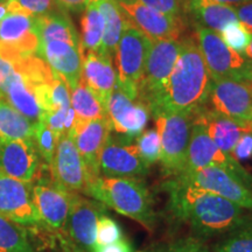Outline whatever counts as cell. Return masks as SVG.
Instances as JSON below:
<instances>
[{
  "label": "cell",
  "mask_w": 252,
  "mask_h": 252,
  "mask_svg": "<svg viewBox=\"0 0 252 252\" xmlns=\"http://www.w3.org/2000/svg\"><path fill=\"white\" fill-rule=\"evenodd\" d=\"M138 152L137 145L126 137L109 135L99 158V172L108 178L137 179L149 173Z\"/></svg>",
  "instance_id": "7c38bea8"
},
{
  "label": "cell",
  "mask_w": 252,
  "mask_h": 252,
  "mask_svg": "<svg viewBox=\"0 0 252 252\" xmlns=\"http://www.w3.org/2000/svg\"><path fill=\"white\" fill-rule=\"evenodd\" d=\"M214 252H252V215L247 222L223 236Z\"/></svg>",
  "instance_id": "1f68e13d"
},
{
  "label": "cell",
  "mask_w": 252,
  "mask_h": 252,
  "mask_svg": "<svg viewBox=\"0 0 252 252\" xmlns=\"http://www.w3.org/2000/svg\"><path fill=\"white\" fill-rule=\"evenodd\" d=\"M70 191L54 184H36L32 188V198L40 222L52 229L61 230L67 222L71 202Z\"/></svg>",
  "instance_id": "44dd1931"
},
{
  "label": "cell",
  "mask_w": 252,
  "mask_h": 252,
  "mask_svg": "<svg viewBox=\"0 0 252 252\" xmlns=\"http://www.w3.org/2000/svg\"><path fill=\"white\" fill-rule=\"evenodd\" d=\"M106 112L112 130L132 140L144 131L151 115L144 103L132 100L118 86L111 94Z\"/></svg>",
  "instance_id": "2e32d148"
},
{
  "label": "cell",
  "mask_w": 252,
  "mask_h": 252,
  "mask_svg": "<svg viewBox=\"0 0 252 252\" xmlns=\"http://www.w3.org/2000/svg\"><path fill=\"white\" fill-rule=\"evenodd\" d=\"M231 156L236 160H248L252 158V132H245L239 138L236 146L232 150Z\"/></svg>",
  "instance_id": "ab89813d"
},
{
  "label": "cell",
  "mask_w": 252,
  "mask_h": 252,
  "mask_svg": "<svg viewBox=\"0 0 252 252\" xmlns=\"http://www.w3.org/2000/svg\"><path fill=\"white\" fill-rule=\"evenodd\" d=\"M39 154L33 140L0 139V171L31 184L39 171Z\"/></svg>",
  "instance_id": "ffe728a7"
},
{
  "label": "cell",
  "mask_w": 252,
  "mask_h": 252,
  "mask_svg": "<svg viewBox=\"0 0 252 252\" xmlns=\"http://www.w3.org/2000/svg\"><path fill=\"white\" fill-rule=\"evenodd\" d=\"M238 21L252 34V0L234 6Z\"/></svg>",
  "instance_id": "60d3db41"
},
{
  "label": "cell",
  "mask_w": 252,
  "mask_h": 252,
  "mask_svg": "<svg viewBox=\"0 0 252 252\" xmlns=\"http://www.w3.org/2000/svg\"><path fill=\"white\" fill-rule=\"evenodd\" d=\"M157 131L161 143L160 160L168 175H181L187 165L194 115L180 112H159L156 116Z\"/></svg>",
  "instance_id": "5b68a950"
},
{
  "label": "cell",
  "mask_w": 252,
  "mask_h": 252,
  "mask_svg": "<svg viewBox=\"0 0 252 252\" xmlns=\"http://www.w3.org/2000/svg\"><path fill=\"white\" fill-rule=\"evenodd\" d=\"M37 47L39 37L35 17L8 13L0 21V58L14 63L26 56L36 54Z\"/></svg>",
  "instance_id": "8fae6325"
},
{
  "label": "cell",
  "mask_w": 252,
  "mask_h": 252,
  "mask_svg": "<svg viewBox=\"0 0 252 252\" xmlns=\"http://www.w3.org/2000/svg\"><path fill=\"white\" fill-rule=\"evenodd\" d=\"M71 108L78 121H91L97 118H108L105 106L96 94L81 80L71 90Z\"/></svg>",
  "instance_id": "f546056e"
},
{
  "label": "cell",
  "mask_w": 252,
  "mask_h": 252,
  "mask_svg": "<svg viewBox=\"0 0 252 252\" xmlns=\"http://www.w3.org/2000/svg\"><path fill=\"white\" fill-rule=\"evenodd\" d=\"M37 56L49 65L50 69L68 83L70 91L82 80L83 50L81 42L64 40H50L39 43Z\"/></svg>",
  "instance_id": "9a60e30c"
},
{
  "label": "cell",
  "mask_w": 252,
  "mask_h": 252,
  "mask_svg": "<svg viewBox=\"0 0 252 252\" xmlns=\"http://www.w3.org/2000/svg\"><path fill=\"white\" fill-rule=\"evenodd\" d=\"M135 140L139 156L147 166L151 167L159 161L161 154V143L157 128L143 131Z\"/></svg>",
  "instance_id": "e575fe53"
},
{
  "label": "cell",
  "mask_w": 252,
  "mask_h": 252,
  "mask_svg": "<svg viewBox=\"0 0 252 252\" xmlns=\"http://www.w3.org/2000/svg\"><path fill=\"white\" fill-rule=\"evenodd\" d=\"M36 32L39 43L50 40H64L81 42L78 32L69 18L67 11L58 9L52 13L36 18Z\"/></svg>",
  "instance_id": "4316f807"
},
{
  "label": "cell",
  "mask_w": 252,
  "mask_h": 252,
  "mask_svg": "<svg viewBox=\"0 0 252 252\" xmlns=\"http://www.w3.org/2000/svg\"><path fill=\"white\" fill-rule=\"evenodd\" d=\"M81 46L84 53L99 52L102 46L104 21L97 0H87L81 18Z\"/></svg>",
  "instance_id": "f1b7e54d"
},
{
  "label": "cell",
  "mask_w": 252,
  "mask_h": 252,
  "mask_svg": "<svg viewBox=\"0 0 252 252\" xmlns=\"http://www.w3.org/2000/svg\"><path fill=\"white\" fill-rule=\"evenodd\" d=\"M135 1L156 9L158 12H161L163 14L176 18H180L182 11L180 0H135Z\"/></svg>",
  "instance_id": "f35d334b"
},
{
  "label": "cell",
  "mask_w": 252,
  "mask_h": 252,
  "mask_svg": "<svg viewBox=\"0 0 252 252\" xmlns=\"http://www.w3.org/2000/svg\"><path fill=\"white\" fill-rule=\"evenodd\" d=\"M111 131V124L108 118H97L91 121L76 119L74 127L69 133L86 163L91 179L100 175V153Z\"/></svg>",
  "instance_id": "ac0fdd59"
},
{
  "label": "cell",
  "mask_w": 252,
  "mask_h": 252,
  "mask_svg": "<svg viewBox=\"0 0 252 252\" xmlns=\"http://www.w3.org/2000/svg\"><path fill=\"white\" fill-rule=\"evenodd\" d=\"M118 2H133L135 0H117Z\"/></svg>",
  "instance_id": "bcb514c9"
},
{
  "label": "cell",
  "mask_w": 252,
  "mask_h": 252,
  "mask_svg": "<svg viewBox=\"0 0 252 252\" xmlns=\"http://www.w3.org/2000/svg\"><path fill=\"white\" fill-rule=\"evenodd\" d=\"M185 6L200 26L219 34L230 24L238 23L234 6L220 4L215 0H185Z\"/></svg>",
  "instance_id": "d4e9b609"
},
{
  "label": "cell",
  "mask_w": 252,
  "mask_h": 252,
  "mask_svg": "<svg viewBox=\"0 0 252 252\" xmlns=\"http://www.w3.org/2000/svg\"><path fill=\"white\" fill-rule=\"evenodd\" d=\"M94 252H134V250L130 242L125 237H122L115 243L96 247Z\"/></svg>",
  "instance_id": "b9f144b4"
},
{
  "label": "cell",
  "mask_w": 252,
  "mask_h": 252,
  "mask_svg": "<svg viewBox=\"0 0 252 252\" xmlns=\"http://www.w3.org/2000/svg\"><path fill=\"white\" fill-rule=\"evenodd\" d=\"M128 21L151 41L178 40L184 25L180 18L163 14L138 1L119 2Z\"/></svg>",
  "instance_id": "d6986e66"
},
{
  "label": "cell",
  "mask_w": 252,
  "mask_h": 252,
  "mask_svg": "<svg viewBox=\"0 0 252 252\" xmlns=\"http://www.w3.org/2000/svg\"><path fill=\"white\" fill-rule=\"evenodd\" d=\"M220 35L229 48L239 54H244L245 49L252 39V34L239 21L226 26L220 32Z\"/></svg>",
  "instance_id": "d590c367"
},
{
  "label": "cell",
  "mask_w": 252,
  "mask_h": 252,
  "mask_svg": "<svg viewBox=\"0 0 252 252\" xmlns=\"http://www.w3.org/2000/svg\"><path fill=\"white\" fill-rule=\"evenodd\" d=\"M34 124L11 104L0 98V139L32 140Z\"/></svg>",
  "instance_id": "83f0119b"
},
{
  "label": "cell",
  "mask_w": 252,
  "mask_h": 252,
  "mask_svg": "<svg viewBox=\"0 0 252 252\" xmlns=\"http://www.w3.org/2000/svg\"><path fill=\"white\" fill-rule=\"evenodd\" d=\"M97 4L104 21L103 39L99 53H105L113 59L122 32L127 23V18L117 0H97Z\"/></svg>",
  "instance_id": "484cf974"
},
{
  "label": "cell",
  "mask_w": 252,
  "mask_h": 252,
  "mask_svg": "<svg viewBox=\"0 0 252 252\" xmlns=\"http://www.w3.org/2000/svg\"><path fill=\"white\" fill-rule=\"evenodd\" d=\"M208 102L215 111L252 132V83L229 80L212 81Z\"/></svg>",
  "instance_id": "9c48e42d"
},
{
  "label": "cell",
  "mask_w": 252,
  "mask_h": 252,
  "mask_svg": "<svg viewBox=\"0 0 252 252\" xmlns=\"http://www.w3.org/2000/svg\"><path fill=\"white\" fill-rule=\"evenodd\" d=\"M56 2L64 11L80 13V12H83L84 7H86L87 0H56Z\"/></svg>",
  "instance_id": "7bdbcfd3"
},
{
  "label": "cell",
  "mask_w": 252,
  "mask_h": 252,
  "mask_svg": "<svg viewBox=\"0 0 252 252\" xmlns=\"http://www.w3.org/2000/svg\"><path fill=\"white\" fill-rule=\"evenodd\" d=\"M104 213V204L76 193L71 194L70 209L64 228L72 241L87 252L96 249L97 223Z\"/></svg>",
  "instance_id": "5bb4252c"
},
{
  "label": "cell",
  "mask_w": 252,
  "mask_h": 252,
  "mask_svg": "<svg viewBox=\"0 0 252 252\" xmlns=\"http://www.w3.org/2000/svg\"><path fill=\"white\" fill-rule=\"evenodd\" d=\"M0 215L21 225L40 223L32 198L31 184L19 181L0 171Z\"/></svg>",
  "instance_id": "e0dca14e"
},
{
  "label": "cell",
  "mask_w": 252,
  "mask_h": 252,
  "mask_svg": "<svg viewBox=\"0 0 252 252\" xmlns=\"http://www.w3.org/2000/svg\"><path fill=\"white\" fill-rule=\"evenodd\" d=\"M84 194L122 215L134 220L150 231L153 229L156 215L151 195L138 179L99 175L91 179Z\"/></svg>",
  "instance_id": "3957f363"
},
{
  "label": "cell",
  "mask_w": 252,
  "mask_h": 252,
  "mask_svg": "<svg viewBox=\"0 0 252 252\" xmlns=\"http://www.w3.org/2000/svg\"><path fill=\"white\" fill-rule=\"evenodd\" d=\"M82 81L98 96L106 109L111 94L117 86V71L113 68V59L105 53H84Z\"/></svg>",
  "instance_id": "7402d4cb"
},
{
  "label": "cell",
  "mask_w": 252,
  "mask_h": 252,
  "mask_svg": "<svg viewBox=\"0 0 252 252\" xmlns=\"http://www.w3.org/2000/svg\"><path fill=\"white\" fill-rule=\"evenodd\" d=\"M32 140H33V144L35 146L39 157L47 163V166L50 167L53 162V158H54L59 138L45 123L39 121L34 124V132Z\"/></svg>",
  "instance_id": "d6a6232c"
},
{
  "label": "cell",
  "mask_w": 252,
  "mask_h": 252,
  "mask_svg": "<svg viewBox=\"0 0 252 252\" xmlns=\"http://www.w3.org/2000/svg\"><path fill=\"white\" fill-rule=\"evenodd\" d=\"M8 13H24L32 17H43L61 9L56 0H5Z\"/></svg>",
  "instance_id": "836d02e7"
},
{
  "label": "cell",
  "mask_w": 252,
  "mask_h": 252,
  "mask_svg": "<svg viewBox=\"0 0 252 252\" xmlns=\"http://www.w3.org/2000/svg\"><path fill=\"white\" fill-rule=\"evenodd\" d=\"M182 42L179 40H154L145 63L139 86V99L150 109H157L163 90L174 68Z\"/></svg>",
  "instance_id": "52a82bcc"
},
{
  "label": "cell",
  "mask_w": 252,
  "mask_h": 252,
  "mask_svg": "<svg viewBox=\"0 0 252 252\" xmlns=\"http://www.w3.org/2000/svg\"><path fill=\"white\" fill-rule=\"evenodd\" d=\"M151 41L127 19L116 49L117 86L132 100L139 99V86Z\"/></svg>",
  "instance_id": "277c9868"
},
{
  "label": "cell",
  "mask_w": 252,
  "mask_h": 252,
  "mask_svg": "<svg viewBox=\"0 0 252 252\" xmlns=\"http://www.w3.org/2000/svg\"><path fill=\"white\" fill-rule=\"evenodd\" d=\"M0 96L32 123H37L42 117L43 111L36 99L35 91L15 68L12 74L1 81Z\"/></svg>",
  "instance_id": "603a6c76"
},
{
  "label": "cell",
  "mask_w": 252,
  "mask_h": 252,
  "mask_svg": "<svg viewBox=\"0 0 252 252\" xmlns=\"http://www.w3.org/2000/svg\"><path fill=\"white\" fill-rule=\"evenodd\" d=\"M0 252H34L24 225L0 215Z\"/></svg>",
  "instance_id": "4dcf8cb0"
},
{
  "label": "cell",
  "mask_w": 252,
  "mask_h": 252,
  "mask_svg": "<svg viewBox=\"0 0 252 252\" xmlns=\"http://www.w3.org/2000/svg\"><path fill=\"white\" fill-rule=\"evenodd\" d=\"M194 122L203 125L208 135L219 146V149L228 154H231L239 138L245 132H251L250 128L244 127L213 110H208L206 106L195 113Z\"/></svg>",
  "instance_id": "cb8c5ba5"
},
{
  "label": "cell",
  "mask_w": 252,
  "mask_h": 252,
  "mask_svg": "<svg viewBox=\"0 0 252 252\" xmlns=\"http://www.w3.org/2000/svg\"><path fill=\"white\" fill-rule=\"evenodd\" d=\"M123 237L121 225L111 217L102 215L97 223L96 244L97 247L115 243Z\"/></svg>",
  "instance_id": "74e56055"
},
{
  "label": "cell",
  "mask_w": 252,
  "mask_h": 252,
  "mask_svg": "<svg viewBox=\"0 0 252 252\" xmlns=\"http://www.w3.org/2000/svg\"><path fill=\"white\" fill-rule=\"evenodd\" d=\"M217 2H220V4H225L230 6H236L242 4V2L247 1V0H215Z\"/></svg>",
  "instance_id": "ee69618b"
},
{
  "label": "cell",
  "mask_w": 252,
  "mask_h": 252,
  "mask_svg": "<svg viewBox=\"0 0 252 252\" xmlns=\"http://www.w3.org/2000/svg\"><path fill=\"white\" fill-rule=\"evenodd\" d=\"M49 169L53 179L60 187L70 193H86L91 178L74 139L69 133L59 138Z\"/></svg>",
  "instance_id": "4fadbf2b"
},
{
  "label": "cell",
  "mask_w": 252,
  "mask_h": 252,
  "mask_svg": "<svg viewBox=\"0 0 252 252\" xmlns=\"http://www.w3.org/2000/svg\"><path fill=\"white\" fill-rule=\"evenodd\" d=\"M176 180L202 188L252 212V189L235 173L220 167H206L176 176Z\"/></svg>",
  "instance_id": "30bf717a"
},
{
  "label": "cell",
  "mask_w": 252,
  "mask_h": 252,
  "mask_svg": "<svg viewBox=\"0 0 252 252\" xmlns=\"http://www.w3.org/2000/svg\"><path fill=\"white\" fill-rule=\"evenodd\" d=\"M0 83H1V75H0ZM0 98H1V96H0Z\"/></svg>",
  "instance_id": "7dc6e473"
},
{
  "label": "cell",
  "mask_w": 252,
  "mask_h": 252,
  "mask_svg": "<svg viewBox=\"0 0 252 252\" xmlns=\"http://www.w3.org/2000/svg\"><path fill=\"white\" fill-rule=\"evenodd\" d=\"M173 212L186 220L196 237L225 236L250 219L249 210L226 198L195 186L171 180L167 184Z\"/></svg>",
  "instance_id": "6da1fadb"
},
{
  "label": "cell",
  "mask_w": 252,
  "mask_h": 252,
  "mask_svg": "<svg viewBox=\"0 0 252 252\" xmlns=\"http://www.w3.org/2000/svg\"><path fill=\"white\" fill-rule=\"evenodd\" d=\"M198 48L212 81L237 80L252 83V61L225 45L219 33L196 25Z\"/></svg>",
  "instance_id": "8992f818"
},
{
  "label": "cell",
  "mask_w": 252,
  "mask_h": 252,
  "mask_svg": "<svg viewBox=\"0 0 252 252\" xmlns=\"http://www.w3.org/2000/svg\"><path fill=\"white\" fill-rule=\"evenodd\" d=\"M150 252H210L209 248L200 237H186L161 244Z\"/></svg>",
  "instance_id": "8d00e7d4"
},
{
  "label": "cell",
  "mask_w": 252,
  "mask_h": 252,
  "mask_svg": "<svg viewBox=\"0 0 252 252\" xmlns=\"http://www.w3.org/2000/svg\"><path fill=\"white\" fill-rule=\"evenodd\" d=\"M206 167H220L228 169L239 176L252 189V175L250 173L245 171L238 160H236L231 154L219 149V146L208 135L203 125L193 121L187 153V165L182 174L196 172Z\"/></svg>",
  "instance_id": "ba28073f"
},
{
  "label": "cell",
  "mask_w": 252,
  "mask_h": 252,
  "mask_svg": "<svg viewBox=\"0 0 252 252\" xmlns=\"http://www.w3.org/2000/svg\"><path fill=\"white\" fill-rule=\"evenodd\" d=\"M243 55H245L249 60H251L252 61V39L250 41V43H249V46L247 47V49H245Z\"/></svg>",
  "instance_id": "f6af8a7d"
},
{
  "label": "cell",
  "mask_w": 252,
  "mask_h": 252,
  "mask_svg": "<svg viewBox=\"0 0 252 252\" xmlns=\"http://www.w3.org/2000/svg\"><path fill=\"white\" fill-rule=\"evenodd\" d=\"M181 49L153 115L180 112L195 115L206 106L212 77L194 39L181 41Z\"/></svg>",
  "instance_id": "7a4b0ae2"
}]
</instances>
